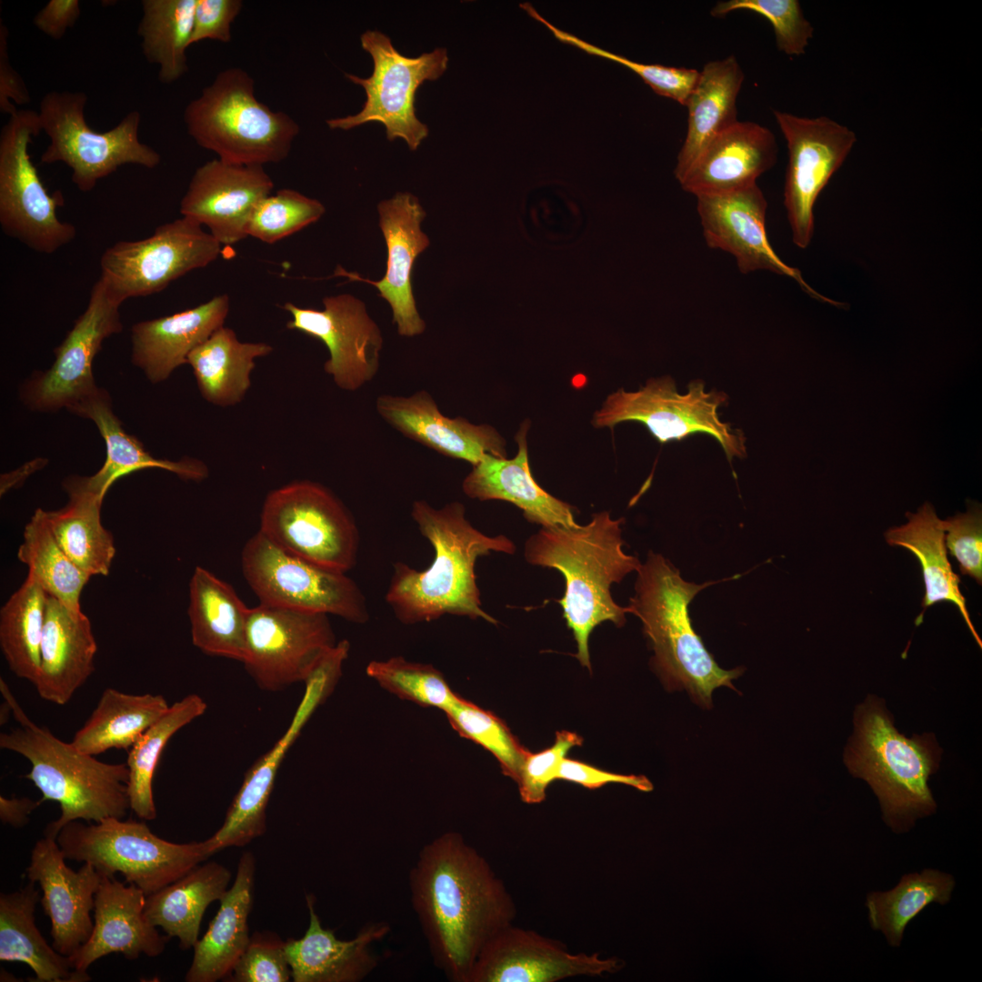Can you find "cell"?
<instances>
[{"label": "cell", "instance_id": "5bb4252c", "mask_svg": "<svg viewBox=\"0 0 982 982\" xmlns=\"http://www.w3.org/2000/svg\"><path fill=\"white\" fill-rule=\"evenodd\" d=\"M360 42L372 56L373 73L367 78L350 74L346 76L365 89L366 102L356 115L329 119L326 124L331 129L349 130L379 122L385 125L388 140L400 137L411 150H416L429 132L416 115V93L425 81H434L446 70V49L439 47L417 57H407L379 31L363 33Z\"/></svg>", "mask_w": 982, "mask_h": 982}, {"label": "cell", "instance_id": "ab89813d", "mask_svg": "<svg viewBox=\"0 0 982 982\" xmlns=\"http://www.w3.org/2000/svg\"><path fill=\"white\" fill-rule=\"evenodd\" d=\"M908 522L888 529L885 533L887 543L901 546L916 556L920 564L925 585L922 600L924 610L917 617L921 623L925 610L938 603L947 601L956 606L974 639L982 646V641L975 629L966 598L960 591V578L952 570L945 544V530L930 505L925 504L917 514H907Z\"/></svg>", "mask_w": 982, "mask_h": 982}, {"label": "cell", "instance_id": "3957f363", "mask_svg": "<svg viewBox=\"0 0 982 982\" xmlns=\"http://www.w3.org/2000/svg\"><path fill=\"white\" fill-rule=\"evenodd\" d=\"M623 521L603 511L584 526L542 527L525 546L528 563L562 573L566 587L558 603L576 642V656L589 670L588 640L593 629L605 621L622 626L629 613L627 606L613 600L611 586L641 565L636 556L623 551Z\"/></svg>", "mask_w": 982, "mask_h": 982}, {"label": "cell", "instance_id": "7bdbcfd3", "mask_svg": "<svg viewBox=\"0 0 982 982\" xmlns=\"http://www.w3.org/2000/svg\"><path fill=\"white\" fill-rule=\"evenodd\" d=\"M955 886L954 877L938 869L906 874L892 889L867 895L870 927L880 931L889 946L898 947L907 925L929 905L948 903Z\"/></svg>", "mask_w": 982, "mask_h": 982}, {"label": "cell", "instance_id": "b9f144b4", "mask_svg": "<svg viewBox=\"0 0 982 982\" xmlns=\"http://www.w3.org/2000/svg\"><path fill=\"white\" fill-rule=\"evenodd\" d=\"M169 707L161 695H135L108 687L71 743L95 757L112 748L128 751Z\"/></svg>", "mask_w": 982, "mask_h": 982}, {"label": "cell", "instance_id": "94428289", "mask_svg": "<svg viewBox=\"0 0 982 982\" xmlns=\"http://www.w3.org/2000/svg\"><path fill=\"white\" fill-rule=\"evenodd\" d=\"M81 14L79 0H50L33 18L34 25L54 40L61 39Z\"/></svg>", "mask_w": 982, "mask_h": 982}, {"label": "cell", "instance_id": "2e32d148", "mask_svg": "<svg viewBox=\"0 0 982 982\" xmlns=\"http://www.w3.org/2000/svg\"><path fill=\"white\" fill-rule=\"evenodd\" d=\"M327 616L263 604L249 608L243 664L260 688L308 680L337 644Z\"/></svg>", "mask_w": 982, "mask_h": 982}, {"label": "cell", "instance_id": "d6986e66", "mask_svg": "<svg viewBox=\"0 0 982 982\" xmlns=\"http://www.w3.org/2000/svg\"><path fill=\"white\" fill-rule=\"evenodd\" d=\"M323 304V310H316L285 303L282 308L292 316L286 327L322 341L330 355L325 372L338 387L356 391L378 371L380 330L365 304L351 295L326 296Z\"/></svg>", "mask_w": 982, "mask_h": 982}, {"label": "cell", "instance_id": "5b68a950", "mask_svg": "<svg viewBox=\"0 0 982 982\" xmlns=\"http://www.w3.org/2000/svg\"><path fill=\"white\" fill-rule=\"evenodd\" d=\"M636 572L635 595L627 607L643 624L656 672L668 690L686 689L698 706L710 708L713 691L720 686L736 690L732 680L743 673L740 667L721 668L691 624L690 602L718 581H686L668 559L652 551Z\"/></svg>", "mask_w": 982, "mask_h": 982}, {"label": "cell", "instance_id": "836d02e7", "mask_svg": "<svg viewBox=\"0 0 982 982\" xmlns=\"http://www.w3.org/2000/svg\"><path fill=\"white\" fill-rule=\"evenodd\" d=\"M67 504L45 511L47 524L60 547L85 574L107 576L115 554L114 538L101 522L105 494L89 476H71L64 480Z\"/></svg>", "mask_w": 982, "mask_h": 982}, {"label": "cell", "instance_id": "8d00e7d4", "mask_svg": "<svg viewBox=\"0 0 982 982\" xmlns=\"http://www.w3.org/2000/svg\"><path fill=\"white\" fill-rule=\"evenodd\" d=\"M189 598L194 646L206 655L243 663L249 607L233 586L197 566L190 580Z\"/></svg>", "mask_w": 982, "mask_h": 982}, {"label": "cell", "instance_id": "ba28073f", "mask_svg": "<svg viewBox=\"0 0 982 982\" xmlns=\"http://www.w3.org/2000/svg\"><path fill=\"white\" fill-rule=\"evenodd\" d=\"M56 841L65 859L88 863L103 877L119 872L145 896L211 857L204 841L172 843L155 835L145 822L115 817L87 824L72 821Z\"/></svg>", "mask_w": 982, "mask_h": 982}, {"label": "cell", "instance_id": "6f0895ef", "mask_svg": "<svg viewBox=\"0 0 982 982\" xmlns=\"http://www.w3.org/2000/svg\"><path fill=\"white\" fill-rule=\"evenodd\" d=\"M242 7L241 0H196L189 45L206 39L229 43L232 24Z\"/></svg>", "mask_w": 982, "mask_h": 982}, {"label": "cell", "instance_id": "f546056e", "mask_svg": "<svg viewBox=\"0 0 982 982\" xmlns=\"http://www.w3.org/2000/svg\"><path fill=\"white\" fill-rule=\"evenodd\" d=\"M97 645L89 618L48 596L34 686L41 698L63 706L95 671Z\"/></svg>", "mask_w": 982, "mask_h": 982}, {"label": "cell", "instance_id": "44dd1931", "mask_svg": "<svg viewBox=\"0 0 982 982\" xmlns=\"http://www.w3.org/2000/svg\"><path fill=\"white\" fill-rule=\"evenodd\" d=\"M340 676L330 662L321 663L306 682L304 696L284 735L246 772L221 827L204 843L210 853L243 847L266 830V808L282 761L315 709Z\"/></svg>", "mask_w": 982, "mask_h": 982}, {"label": "cell", "instance_id": "9c48e42d", "mask_svg": "<svg viewBox=\"0 0 982 982\" xmlns=\"http://www.w3.org/2000/svg\"><path fill=\"white\" fill-rule=\"evenodd\" d=\"M86 102L82 91L52 90L42 97L38 115L50 143L41 163L66 165L72 170V182L82 192L93 190L98 181L122 165L152 169L160 164V154L139 140L138 111L129 112L110 130L96 132L86 123Z\"/></svg>", "mask_w": 982, "mask_h": 982}, {"label": "cell", "instance_id": "1f68e13d", "mask_svg": "<svg viewBox=\"0 0 982 982\" xmlns=\"http://www.w3.org/2000/svg\"><path fill=\"white\" fill-rule=\"evenodd\" d=\"M228 311L229 297L220 295L194 308L133 325L132 363L152 383L166 380L187 364L195 347L224 326Z\"/></svg>", "mask_w": 982, "mask_h": 982}, {"label": "cell", "instance_id": "11a10c76", "mask_svg": "<svg viewBox=\"0 0 982 982\" xmlns=\"http://www.w3.org/2000/svg\"><path fill=\"white\" fill-rule=\"evenodd\" d=\"M583 738L566 730L556 732L552 747L533 754L527 751L516 779L521 799L527 804H538L545 800L550 783L556 780V773L562 760L569 750L581 746Z\"/></svg>", "mask_w": 982, "mask_h": 982}, {"label": "cell", "instance_id": "7a4b0ae2", "mask_svg": "<svg viewBox=\"0 0 982 982\" xmlns=\"http://www.w3.org/2000/svg\"><path fill=\"white\" fill-rule=\"evenodd\" d=\"M411 516L431 544L434 559L421 571L401 561L394 564L385 599L396 617L413 625L454 615L496 625V618L481 606L476 562L491 552L514 554L513 541L504 535L490 536L476 529L458 501L436 508L425 500H416Z\"/></svg>", "mask_w": 982, "mask_h": 982}, {"label": "cell", "instance_id": "bcb514c9", "mask_svg": "<svg viewBox=\"0 0 982 982\" xmlns=\"http://www.w3.org/2000/svg\"><path fill=\"white\" fill-rule=\"evenodd\" d=\"M48 595L30 576L0 610V646L9 669L35 683Z\"/></svg>", "mask_w": 982, "mask_h": 982}, {"label": "cell", "instance_id": "6125c7cd", "mask_svg": "<svg viewBox=\"0 0 982 982\" xmlns=\"http://www.w3.org/2000/svg\"><path fill=\"white\" fill-rule=\"evenodd\" d=\"M42 803L40 800L34 801L29 797H0V819L3 824L13 827H23L29 821L30 814Z\"/></svg>", "mask_w": 982, "mask_h": 982}, {"label": "cell", "instance_id": "d590c367", "mask_svg": "<svg viewBox=\"0 0 982 982\" xmlns=\"http://www.w3.org/2000/svg\"><path fill=\"white\" fill-rule=\"evenodd\" d=\"M744 78L734 55L710 61L699 71L686 105L687 132L674 170L678 182L708 142L738 121L736 101Z\"/></svg>", "mask_w": 982, "mask_h": 982}, {"label": "cell", "instance_id": "ffe728a7", "mask_svg": "<svg viewBox=\"0 0 982 982\" xmlns=\"http://www.w3.org/2000/svg\"><path fill=\"white\" fill-rule=\"evenodd\" d=\"M622 964L599 953H572L560 941L512 924L482 949L468 982H556L615 973Z\"/></svg>", "mask_w": 982, "mask_h": 982}, {"label": "cell", "instance_id": "cb8c5ba5", "mask_svg": "<svg viewBox=\"0 0 982 982\" xmlns=\"http://www.w3.org/2000/svg\"><path fill=\"white\" fill-rule=\"evenodd\" d=\"M65 860L56 839L45 837L35 844L25 874L43 892L40 903L51 920L52 947L70 957L92 933L90 913L102 876L88 863L75 871Z\"/></svg>", "mask_w": 982, "mask_h": 982}, {"label": "cell", "instance_id": "6da1fadb", "mask_svg": "<svg viewBox=\"0 0 982 982\" xmlns=\"http://www.w3.org/2000/svg\"><path fill=\"white\" fill-rule=\"evenodd\" d=\"M412 907L434 965L451 982H468L486 945L517 915L488 861L454 831L420 849L409 872Z\"/></svg>", "mask_w": 982, "mask_h": 982}, {"label": "cell", "instance_id": "e7e4bbea", "mask_svg": "<svg viewBox=\"0 0 982 982\" xmlns=\"http://www.w3.org/2000/svg\"><path fill=\"white\" fill-rule=\"evenodd\" d=\"M0 710H1V712H0V722H1V725H3V724H5L8 721V719H9V717L11 716V713H12L11 706H10L9 703L5 699L4 700V703L2 704Z\"/></svg>", "mask_w": 982, "mask_h": 982}, {"label": "cell", "instance_id": "8fae6325", "mask_svg": "<svg viewBox=\"0 0 982 982\" xmlns=\"http://www.w3.org/2000/svg\"><path fill=\"white\" fill-rule=\"evenodd\" d=\"M42 131L38 112L21 109L0 133V225L30 249L53 254L72 242L75 225L61 221L60 192L50 194L31 160L28 145Z\"/></svg>", "mask_w": 982, "mask_h": 982}, {"label": "cell", "instance_id": "4dcf8cb0", "mask_svg": "<svg viewBox=\"0 0 982 982\" xmlns=\"http://www.w3.org/2000/svg\"><path fill=\"white\" fill-rule=\"evenodd\" d=\"M525 421L516 435L517 454L511 459L486 454L465 477L464 493L480 501L502 500L514 504L531 523L542 527L577 526L573 507L544 490L532 476L527 454Z\"/></svg>", "mask_w": 982, "mask_h": 982}, {"label": "cell", "instance_id": "8992f818", "mask_svg": "<svg viewBox=\"0 0 982 982\" xmlns=\"http://www.w3.org/2000/svg\"><path fill=\"white\" fill-rule=\"evenodd\" d=\"M941 753L933 734L911 738L900 734L885 702L870 695L856 708L844 762L852 776L872 788L886 825L903 834L936 812L928 781L938 769Z\"/></svg>", "mask_w": 982, "mask_h": 982}, {"label": "cell", "instance_id": "484cf974", "mask_svg": "<svg viewBox=\"0 0 982 982\" xmlns=\"http://www.w3.org/2000/svg\"><path fill=\"white\" fill-rule=\"evenodd\" d=\"M376 407L382 418L406 437L446 456L472 466L486 454L506 457V441L493 426L446 416L425 390L409 396L382 395L376 398Z\"/></svg>", "mask_w": 982, "mask_h": 982}, {"label": "cell", "instance_id": "7c38bea8", "mask_svg": "<svg viewBox=\"0 0 982 982\" xmlns=\"http://www.w3.org/2000/svg\"><path fill=\"white\" fill-rule=\"evenodd\" d=\"M728 396L721 391H706L702 380L692 381L686 394L677 392L670 376L651 378L635 392L619 389L610 394L596 412V427H613L622 422H638L661 444L682 440L701 433L715 438L727 459L747 455L746 437L718 416Z\"/></svg>", "mask_w": 982, "mask_h": 982}, {"label": "cell", "instance_id": "4316f807", "mask_svg": "<svg viewBox=\"0 0 982 982\" xmlns=\"http://www.w3.org/2000/svg\"><path fill=\"white\" fill-rule=\"evenodd\" d=\"M145 894L135 885L125 886L115 877H103L95 896L94 927L88 940L72 956L71 967L86 971L97 959L122 953L133 960L144 954L163 953L169 937L161 936L145 917Z\"/></svg>", "mask_w": 982, "mask_h": 982}, {"label": "cell", "instance_id": "f6af8a7d", "mask_svg": "<svg viewBox=\"0 0 982 982\" xmlns=\"http://www.w3.org/2000/svg\"><path fill=\"white\" fill-rule=\"evenodd\" d=\"M206 704L190 694L174 703L167 712L148 727L128 750V797L130 809L141 819L154 820L156 808L153 797V777L159 758L170 738L182 727L202 716Z\"/></svg>", "mask_w": 982, "mask_h": 982}, {"label": "cell", "instance_id": "91938a15", "mask_svg": "<svg viewBox=\"0 0 982 982\" xmlns=\"http://www.w3.org/2000/svg\"><path fill=\"white\" fill-rule=\"evenodd\" d=\"M8 29L0 21V111L12 115L17 112L15 105H24L31 97L21 75L13 67L8 56Z\"/></svg>", "mask_w": 982, "mask_h": 982}, {"label": "cell", "instance_id": "ee69618b", "mask_svg": "<svg viewBox=\"0 0 982 982\" xmlns=\"http://www.w3.org/2000/svg\"><path fill=\"white\" fill-rule=\"evenodd\" d=\"M196 0H143L137 27L148 63L159 67L158 79L171 84L188 71L186 49L193 31Z\"/></svg>", "mask_w": 982, "mask_h": 982}, {"label": "cell", "instance_id": "7dc6e473", "mask_svg": "<svg viewBox=\"0 0 982 982\" xmlns=\"http://www.w3.org/2000/svg\"><path fill=\"white\" fill-rule=\"evenodd\" d=\"M23 536L17 557L28 566V576L48 596L74 611H82L80 595L91 576L83 572L60 547L47 524L44 509L35 511L25 527Z\"/></svg>", "mask_w": 982, "mask_h": 982}, {"label": "cell", "instance_id": "7402d4cb", "mask_svg": "<svg viewBox=\"0 0 982 982\" xmlns=\"http://www.w3.org/2000/svg\"><path fill=\"white\" fill-rule=\"evenodd\" d=\"M697 212L709 247L732 254L742 274L769 270L793 278L810 296L833 305L803 279L798 269L773 250L766 230L767 200L757 184L719 194L696 195Z\"/></svg>", "mask_w": 982, "mask_h": 982}, {"label": "cell", "instance_id": "d6a6232c", "mask_svg": "<svg viewBox=\"0 0 982 982\" xmlns=\"http://www.w3.org/2000/svg\"><path fill=\"white\" fill-rule=\"evenodd\" d=\"M256 860L244 852L232 887L221 897L219 909L194 948L186 982H215L225 979L247 947V925L253 906Z\"/></svg>", "mask_w": 982, "mask_h": 982}, {"label": "cell", "instance_id": "be15d7a7", "mask_svg": "<svg viewBox=\"0 0 982 982\" xmlns=\"http://www.w3.org/2000/svg\"><path fill=\"white\" fill-rule=\"evenodd\" d=\"M47 463L46 459L35 458L17 469L1 475L0 493L5 495L7 491L21 486L25 480L35 471L43 468Z\"/></svg>", "mask_w": 982, "mask_h": 982}, {"label": "cell", "instance_id": "f907efd6", "mask_svg": "<svg viewBox=\"0 0 982 982\" xmlns=\"http://www.w3.org/2000/svg\"><path fill=\"white\" fill-rule=\"evenodd\" d=\"M519 6L525 10L528 15L548 28L558 41L576 46L589 55L606 58L627 67L637 74L655 93L673 99L686 106L687 99L698 80V70L685 67L666 66L662 65L641 64L632 61L626 57L613 54L589 44L568 32L556 27L546 20V18H544L529 3L521 4Z\"/></svg>", "mask_w": 982, "mask_h": 982}, {"label": "cell", "instance_id": "f1b7e54d", "mask_svg": "<svg viewBox=\"0 0 982 982\" xmlns=\"http://www.w3.org/2000/svg\"><path fill=\"white\" fill-rule=\"evenodd\" d=\"M777 156V140L768 128L737 121L708 142L679 183L696 196L741 189L757 184Z\"/></svg>", "mask_w": 982, "mask_h": 982}, {"label": "cell", "instance_id": "603a6c76", "mask_svg": "<svg viewBox=\"0 0 982 982\" xmlns=\"http://www.w3.org/2000/svg\"><path fill=\"white\" fill-rule=\"evenodd\" d=\"M273 187L263 165L213 159L195 171L179 211L182 216L208 227L221 246H232L247 236L255 207Z\"/></svg>", "mask_w": 982, "mask_h": 982}, {"label": "cell", "instance_id": "e0dca14e", "mask_svg": "<svg viewBox=\"0 0 982 982\" xmlns=\"http://www.w3.org/2000/svg\"><path fill=\"white\" fill-rule=\"evenodd\" d=\"M123 303L99 277L92 286L85 310L54 349L52 366L35 372L23 385L20 396L28 408L39 412L67 409L97 387L93 361L104 340L122 332Z\"/></svg>", "mask_w": 982, "mask_h": 982}, {"label": "cell", "instance_id": "9f6ffc18", "mask_svg": "<svg viewBox=\"0 0 982 982\" xmlns=\"http://www.w3.org/2000/svg\"><path fill=\"white\" fill-rule=\"evenodd\" d=\"M946 547L959 566L962 575L982 582V518L978 509L942 521Z\"/></svg>", "mask_w": 982, "mask_h": 982}, {"label": "cell", "instance_id": "83f0119b", "mask_svg": "<svg viewBox=\"0 0 982 982\" xmlns=\"http://www.w3.org/2000/svg\"><path fill=\"white\" fill-rule=\"evenodd\" d=\"M309 925L299 939L286 941V957L295 982H359L378 966L373 946L383 940L391 928L386 921L366 924L356 936L338 939L330 928L322 926L315 910V899L306 896Z\"/></svg>", "mask_w": 982, "mask_h": 982}, {"label": "cell", "instance_id": "30bf717a", "mask_svg": "<svg viewBox=\"0 0 982 982\" xmlns=\"http://www.w3.org/2000/svg\"><path fill=\"white\" fill-rule=\"evenodd\" d=\"M258 531L283 550L326 569L346 573L356 563L359 532L352 514L314 481H294L269 492Z\"/></svg>", "mask_w": 982, "mask_h": 982}, {"label": "cell", "instance_id": "9a60e30c", "mask_svg": "<svg viewBox=\"0 0 982 982\" xmlns=\"http://www.w3.org/2000/svg\"><path fill=\"white\" fill-rule=\"evenodd\" d=\"M220 243L202 225L182 216L135 241H119L100 257V278L125 302L164 290L171 282L215 261Z\"/></svg>", "mask_w": 982, "mask_h": 982}, {"label": "cell", "instance_id": "4fadbf2b", "mask_svg": "<svg viewBox=\"0 0 982 982\" xmlns=\"http://www.w3.org/2000/svg\"><path fill=\"white\" fill-rule=\"evenodd\" d=\"M241 566L259 604L334 615L359 624L369 618L366 597L346 573L294 556L259 531L244 546Z\"/></svg>", "mask_w": 982, "mask_h": 982}, {"label": "cell", "instance_id": "74e56055", "mask_svg": "<svg viewBox=\"0 0 982 982\" xmlns=\"http://www.w3.org/2000/svg\"><path fill=\"white\" fill-rule=\"evenodd\" d=\"M34 882L19 890L0 895V960L21 962L35 972L36 982H86V971L71 967L68 957L45 940L35 925V910L40 902Z\"/></svg>", "mask_w": 982, "mask_h": 982}, {"label": "cell", "instance_id": "681fc988", "mask_svg": "<svg viewBox=\"0 0 982 982\" xmlns=\"http://www.w3.org/2000/svg\"><path fill=\"white\" fill-rule=\"evenodd\" d=\"M366 673L389 692L422 706L444 711L456 696L443 674L433 666L410 662L401 656L372 661Z\"/></svg>", "mask_w": 982, "mask_h": 982}, {"label": "cell", "instance_id": "f5cc1de1", "mask_svg": "<svg viewBox=\"0 0 982 982\" xmlns=\"http://www.w3.org/2000/svg\"><path fill=\"white\" fill-rule=\"evenodd\" d=\"M747 10L761 15L772 25L778 50L790 56L804 55L814 28L797 0H727L711 9L715 17Z\"/></svg>", "mask_w": 982, "mask_h": 982}, {"label": "cell", "instance_id": "60d3db41", "mask_svg": "<svg viewBox=\"0 0 982 982\" xmlns=\"http://www.w3.org/2000/svg\"><path fill=\"white\" fill-rule=\"evenodd\" d=\"M272 351L273 347L266 343L239 341L231 328L223 326L189 354L187 364L203 398L226 407L245 397L256 359Z\"/></svg>", "mask_w": 982, "mask_h": 982}, {"label": "cell", "instance_id": "277c9868", "mask_svg": "<svg viewBox=\"0 0 982 982\" xmlns=\"http://www.w3.org/2000/svg\"><path fill=\"white\" fill-rule=\"evenodd\" d=\"M0 691L18 723L0 734V747L29 761L31 769L25 777L41 792V803L51 800L60 806V817L46 826L44 836L56 839L60 830L75 820L123 819L130 809L126 763H105L80 752L33 722L3 678Z\"/></svg>", "mask_w": 982, "mask_h": 982}, {"label": "cell", "instance_id": "ac0fdd59", "mask_svg": "<svg viewBox=\"0 0 982 982\" xmlns=\"http://www.w3.org/2000/svg\"><path fill=\"white\" fill-rule=\"evenodd\" d=\"M787 146L784 204L796 246L806 248L814 232V205L857 141L848 127L827 116L802 117L774 111Z\"/></svg>", "mask_w": 982, "mask_h": 982}, {"label": "cell", "instance_id": "e575fe53", "mask_svg": "<svg viewBox=\"0 0 982 982\" xmlns=\"http://www.w3.org/2000/svg\"><path fill=\"white\" fill-rule=\"evenodd\" d=\"M70 413L92 420L105 443L106 457L102 467L89 476L91 483L104 494L123 476L145 469L160 468L182 479L201 481L208 476L207 466L200 460L185 457L179 461L151 456L135 436L127 434L115 415L106 390L96 387L69 406Z\"/></svg>", "mask_w": 982, "mask_h": 982}, {"label": "cell", "instance_id": "c3c4849f", "mask_svg": "<svg viewBox=\"0 0 982 982\" xmlns=\"http://www.w3.org/2000/svg\"><path fill=\"white\" fill-rule=\"evenodd\" d=\"M444 711L461 736L489 751L499 762L503 774L516 781L528 750L500 718L458 695Z\"/></svg>", "mask_w": 982, "mask_h": 982}, {"label": "cell", "instance_id": "52a82bcc", "mask_svg": "<svg viewBox=\"0 0 982 982\" xmlns=\"http://www.w3.org/2000/svg\"><path fill=\"white\" fill-rule=\"evenodd\" d=\"M184 122L199 146L237 165L283 161L299 133L289 115L257 100L253 77L240 67L220 71L186 105Z\"/></svg>", "mask_w": 982, "mask_h": 982}, {"label": "cell", "instance_id": "f35d334b", "mask_svg": "<svg viewBox=\"0 0 982 982\" xmlns=\"http://www.w3.org/2000/svg\"><path fill=\"white\" fill-rule=\"evenodd\" d=\"M231 872L211 861L197 866L175 882L146 896L144 913L154 927L179 939L183 950L198 941L200 925L208 906L227 891Z\"/></svg>", "mask_w": 982, "mask_h": 982}, {"label": "cell", "instance_id": "680465c9", "mask_svg": "<svg viewBox=\"0 0 982 982\" xmlns=\"http://www.w3.org/2000/svg\"><path fill=\"white\" fill-rule=\"evenodd\" d=\"M557 779L576 783L589 789L599 788L609 783L630 786L644 792L653 789L652 783L644 776L616 774L566 757L558 767Z\"/></svg>", "mask_w": 982, "mask_h": 982}, {"label": "cell", "instance_id": "816d5d0a", "mask_svg": "<svg viewBox=\"0 0 982 982\" xmlns=\"http://www.w3.org/2000/svg\"><path fill=\"white\" fill-rule=\"evenodd\" d=\"M325 211L318 200L293 189H281L257 204L247 223L246 234L272 244L316 222Z\"/></svg>", "mask_w": 982, "mask_h": 982}, {"label": "cell", "instance_id": "d4e9b609", "mask_svg": "<svg viewBox=\"0 0 982 982\" xmlns=\"http://www.w3.org/2000/svg\"><path fill=\"white\" fill-rule=\"evenodd\" d=\"M379 226L387 247L386 271L379 281L362 278L337 267L334 276L348 277L375 286L393 312L400 336H415L426 329L412 292L411 275L416 258L428 246L429 239L420 225L426 213L417 198L409 193L396 194L379 203Z\"/></svg>", "mask_w": 982, "mask_h": 982}, {"label": "cell", "instance_id": "db71d44e", "mask_svg": "<svg viewBox=\"0 0 982 982\" xmlns=\"http://www.w3.org/2000/svg\"><path fill=\"white\" fill-rule=\"evenodd\" d=\"M292 978L286 941L276 934L254 933L245 951L225 978L232 982H287Z\"/></svg>", "mask_w": 982, "mask_h": 982}]
</instances>
